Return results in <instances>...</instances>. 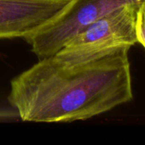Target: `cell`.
I'll return each mask as SVG.
<instances>
[{
  "instance_id": "cell-5",
  "label": "cell",
  "mask_w": 145,
  "mask_h": 145,
  "mask_svg": "<svg viewBox=\"0 0 145 145\" xmlns=\"http://www.w3.org/2000/svg\"><path fill=\"white\" fill-rule=\"evenodd\" d=\"M137 38L138 42L141 43L145 48V2L142 3L137 18Z\"/></svg>"
},
{
  "instance_id": "cell-1",
  "label": "cell",
  "mask_w": 145,
  "mask_h": 145,
  "mask_svg": "<svg viewBox=\"0 0 145 145\" xmlns=\"http://www.w3.org/2000/svg\"><path fill=\"white\" fill-rule=\"evenodd\" d=\"M130 48L71 67L54 56L38 59L11 80L8 104L22 121L72 122L108 112L133 99Z\"/></svg>"
},
{
  "instance_id": "cell-6",
  "label": "cell",
  "mask_w": 145,
  "mask_h": 145,
  "mask_svg": "<svg viewBox=\"0 0 145 145\" xmlns=\"http://www.w3.org/2000/svg\"><path fill=\"white\" fill-rule=\"evenodd\" d=\"M20 120L18 112L10 105L0 108V121H10Z\"/></svg>"
},
{
  "instance_id": "cell-3",
  "label": "cell",
  "mask_w": 145,
  "mask_h": 145,
  "mask_svg": "<svg viewBox=\"0 0 145 145\" xmlns=\"http://www.w3.org/2000/svg\"><path fill=\"white\" fill-rule=\"evenodd\" d=\"M145 0H70L51 20L24 37L38 59L58 53L73 36L115 10Z\"/></svg>"
},
{
  "instance_id": "cell-4",
  "label": "cell",
  "mask_w": 145,
  "mask_h": 145,
  "mask_svg": "<svg viewBox=\"0 0 145 145\" xmlns=\"http://www.w3.org/2000/svg\"><path fill=\"white\" fill-rule=\"evenodd\" d=\"M69 1L0 0V39H24L54 17Z\"/></svg>"
},
{
  "instance_id": "cell-2",
  "label": "cell",
  "mask_w": 145,
  "mask_h": 145,
  "mask_svg": "<svg viewBox=\"0 0 145 145\" xmlns=\"http://www.w3.org/2000/svg\"><path fill=\"white\" fill-rule=\"evenodd\" d=\"M142 3L125 5L73 36L54 57L71 67L103 57L120 47L138 42L137 18Z\"/></svg>"
}]
</instances>
